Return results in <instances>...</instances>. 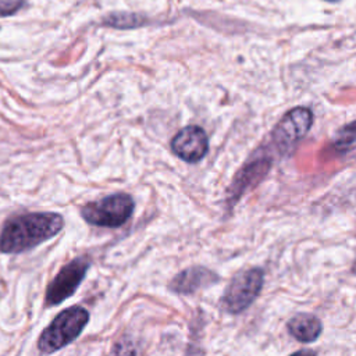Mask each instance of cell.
Returning <instances> with one entry per match:
<instances>
[{
    "label": "cell",
    "instance_id": "6da1fadb",
    "mask_svg": "<svg viewBox=\"0 0 356 356\" xmlns=\"http://www.w3.org/2000/svg\"><path fill=\"white\" fill-rule=\"evenodd\" d=\"M64 227L58 213L38 211L7 218L0 232L1 253H22L57 235Z\"/></svg>",
    "mask_w": 356,
    "mask_h": 356
},
{
    "label": "cell",
    "instance_id": "7a4b0ae2",
    "mask_svg": "<svg viewBox=\"0 0 356 356\" xmlns=\"http://www.w3.org/2000/svg\"><path fill=\"white\" fill-rule=\"evenodd\" d=\"M89 323V312L83 306L74 305L60 312L40 332L38 349L42 353H53L76 339Z\"/></svg>",
    "mask_w": 356,
    "mask_h": 356
},
{
    "label": "cell",
    "instance_id": "3957f363",
    "mask_svg": "<svg viewBox=\"0 0 356 356\" xmlns=\"http://www.w3.org/2000/svg\"><path fill=\"white\" fill-rule=\"evenodd\" d=\"M134 209L135 203L131 195L113 193L85 203L79 213L90 225L117 228L131 218Z\"/></svg>",
    "mask_w": 356,
    "mask_h": 356
},
{
    "label": "cell",
    "instance_id": "277c9868",
    "mask_svg": "<svg viewBox=\"0 0 356 356\" xmlns=\"http://www.w3.org/2000/svg\"><path fill=\"white\" fill-rule=\"evenodd\" d=\"M263 282L264 274L259 267L235 274L221 299L224 309L231 314H238L248 309L259 296Z\"/></svg>",
    "mask_w": 356,
    "mask_h": 356
},
{
    "label": "cell",
    "instance_id": "5b68a950",
    "mask_svg": "<svg viewBox=\"0 0 356 356\" xmlns=\"http://www.w3.org/2000/svg\"><path fill=\"white\" fill-rule=\"evenodd\" d=\"M89 267L90 259L86 254L78 256L64 264L46 288L44 306H57L71 298L86 277Z\"/></svg>",
    "mask_w": 356,
    "mask_h": 356
},
{
    "label": "cell",
    "instance_id": "8992f818",
    "mask_svg": "<svg viewBox=\"0 0 356 356\" xmlns=\"http://www.w3.org/2000/svg\"><path fill=\"white\" fill-rule=\"evenodd\" d=\"M313 114L306 107H295L289 110L273 129V142L277 149L284 153L289 152L310 129Z\"/></svg>",
    "mask_w": 356,
    "mask_h": 356
},
{
    "label": "cell",
    "instance_id": "52a82bcc",
    "mask_svg": "<svg viewBox=\"0 0 356 356\" xmlns=\"http://www.w3.org/2000/svg\"><path fill=\"white\" fill-rule=\"evenodd\" d=\"M271 159L268 156H254L248 160L234 177L227 191V204L234 207L235 203L252 188H254L270 171Z\"/></svg>",
    "mask_w": 356,
    "mask_h": 356
},
{
    "label": "cell",
    "instance_id": "ba28073f",
    "mask_svg": "<svg viewBox=\"0 0 356 356\" xmlns=\"http://www.w3.org/2000/svg\"><path fill=\"white\" fill-rule=\"evenodd\" d=\"M172 153L186 163L202 160L209 150L206 132L197 125L182 128L171 140Z\"/></svg>",
    "mask_w": 356,
    "mask_h": 356
},
{
    "label": "cell",
    "instance_id": "9c48e42d",
    "mask_svg": "<svg viewBox=\"0 0 356 356\" xmlns=\"http://www.w3.org/2000/svg\"><path fill=\"white\" fill-rule=\"evenodd\" d=\"M216 281H218V275L214 271L203 266H192L179 271L171 280L170 289L179 295H192Z\"/></svg>",
    "mask_w": 356,
    "mask_h": 356
},
{
    "label": "cell",
    "instance_id": "30bf717a",
    "mask_svg": "<svg viewBox=\"0 0 356 356\" xmlns=\"http://www.w3.org/2000/svg\"><path fill=\"white\" fill-rule=\"evenodd\" d=\"M288 332L300 342H313L323 332V324L318 317L307 313H299L286 323Z\"/></svg>",
    "mask_w": 356,
    "mask_h": 356
},
{
    "label": "cell",
    "instance_id": "8fae6325",
    "mask_svg": "<svg viewBox=\"0 0 356 356\" xmlns=\"http://www.w3.org/2000/svg\"><path fill=\"white\" fill-rule=\"evenodd\" d=\"M356 145V122L345 125L334 140V147L339 152H346Z\"/></svg>",
    "mask_w": 356,
    "mask_h": 356
},
{
    "label": "cell",
    "instance_id": "7c38bea8",
    "mask_svg": "<svg viewBox=\"0 0 356 356\" xmlns=\"http://www.w3.org/2000/svg\"><path fill=\"white\" fill-rule=\"evenodd\" d=\"M107 356H136V346L129 337H122L114 342Z\"/></svg>",
    "mask_w": 356,
    "mask_h": 356
},
{
    "label": "cell",
    "instance_id": "4fadbf2b",
    "mask_svg": "<svg viewBox=\"0 0 356 356\" xmlns=\"http://www.w3.org/2000/svg\"><path fill=\"white\" fill-rule=\"evenodd\" d=\"M24 6V0H0V15H11Z\"/></svg>",
    "mask_w": 356,
    "mask_h": 356
},
{
    "label": "cell",
    "instance_id": "5bb4252c",
    "mask_svg": "<svg viewBox=\"0 0 356 356\" xmlns=\"http://www.w3.org/2000/svg\"><path fill=\"white\" fill-rule=\"evenodd\" d=\"M291 356H317V353L313 349H300V350L292 353Z\"/></svg>",
    "mask_w": 356,
    "mask_h": 356
},
{
    "label": "cell",
    "instance_id": "9a60e30c",
    "mask_svg": "<svg viewBox=\"0 0 356 356\" xmlns=\"http://www.w3.org/2000/svg\"><path fill=\"white\" fill-rule=\"evenodd\" d=\"M328 1H337V0H328Z\"/></svg>",
    "mask_w": 356,
    "mask_h": 356
},
{
    "label": "cell",
    "instance_id": "2e32d148",
    "mask_svg": "<svg viewBox=\"0 0 356 356\" xmlns=\"http://www.w3.org/2000/svg\"><path fill=\"white\" fill-rule=\"evenodd\" d=\"M355 270H356V266H355Z\"/></svg>",
    "mask_w": 356,
    "mask_h": 356
}]
</instances>
